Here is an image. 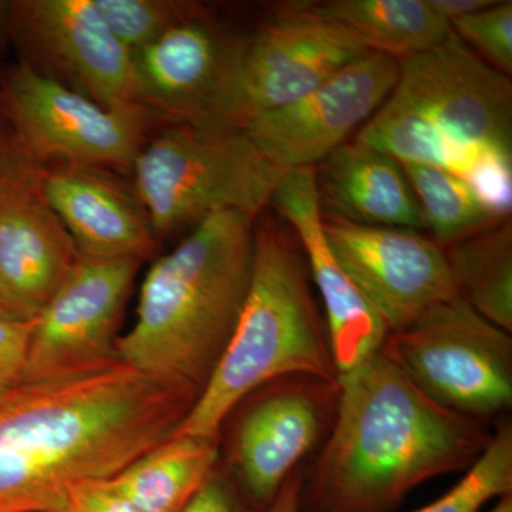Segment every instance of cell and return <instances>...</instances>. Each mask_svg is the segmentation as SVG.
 Listing matches in <instances>:
<instances>
[{
  "label": "cell",
  "instance_id": "8fae6325",
  "mask_svg": "<svg viewBox=\"0 0 512 512\" xmlns=\"http://www.w3.org/2000/svg\"><path fill=\"white\" fill-rule=\"evenodd\" d=\"M333 254L382 319L389 335L456 298L446 249L421 231L325 220Z\"/></svg>",
  "mask_w": 512,
  "mask_h": 512
},
{
  "label": "cell",
  "instance_id": "d6a6232c",
  "mask_svg": "<svg viewBox=\"0 0 512 512\" xmlns=\"http://www.w3.org/2000/svg\"><path fill=\"white\" fill-rule=\"evenodd\" d=\"M490 512H512V495H504Z\"/></svg>",
  "mask_w": 512,
  "mask_h": 512
},
{
  "label": "cell",
  "instance_id": "ba28073f",
  "mask_svg": "<svg viewBox=\"0 0 512 512\" xmlns=\"http://www.w3.org/2000/svg\"><path fill=\"white\" fill-rule=\"evenodd\" d=\"M141 261L79 254L33 319L22 382L90 372L117 362V325Z\"/></svg>",
  "mask_w": 512,
  "mask_h": 512
},
{
  "label": "cell",
  "instance_id": "2e32d148",
  "mask_svg": "<svg viewBox=\"0 0 512 512\" xmlns=\"http://www.w3.org/2000/svg\"><path fill=\"white\" fill-rule=\"evenodd\" d=\"M336 384H288L259 400L239 423L234 464L255 503L269 507L302 458L318 443L326 390Z\"/></svg>",
  "mask_w": 512,
  "mask_h": 512
},
{
  "label": "cell",
  "instance_id": "1f68e13d",
  "mask_svg": "<svg viewBox=\"0 0 512 512\" xmlns=\"http://www.w3.org/2000/svg\"><path fill=\"white\" fill-rule=\"evenodd\" d=\"M302 488V477L295 471L266 512H302Z\"/></svg>",
  "mask_w": 512,
  "mask_h": 512
},
{
  "label": "cell",
  "instance_id": "3957f363",
  "mask_svg": "<svg viewBox=\"0 0 512 512\" xmlns=\"http://www.w3.org/2000/svg\"><path fill=\"white\" fill-rule=\"evenodd\" d=\"M255 220L237 211L205 218L161 256L141 285L121 362L197 402L220 363L247 298Z\"/></svg>",
  "mask_w": 512,
  "mask_h": 512
},
{
  "label": "cell",
  "instance_id": "f546056e",
  "mask_svg": "<svg viewBox=\"0 0 512 512\" xmlns=\"http://www.w3.org/2000/svg\"><path fill=\"white\" fill-rule=\"evenodd\" d=\"M42 171L26 158L0 156V202L16 191L37 183Z\"/></svg>",
  "mask_w": 512,
  "mask_h": 512
},
{
  "label": "cell",
  "instance_id": "484cf974",
  "mask_svg": "<svg viewBox=\"0 0 512 512\" xmlns=\"http://www.w3.org/2000/svg\"><path fill=\"white\" fill-rule=\"evenodd\" d=\"M454 35L478 57L505 76L512 73V2H495L490 8L454 20Z\"/></svg>",
  "mask_w": 512,
  "mask_h": 512
},
{
  "label": "cell",
  "instance_id": "4fadbf2b",
  "mask_svg": "<svg viewBox=\"0 0 512 512\" xmlns=\"http://www.w3.org/2000/svg\"><path fill=\"white\" fill-rule=\"evenodd\" d=\"M245 43L195 10L134 53L141 106L178 123L222 126Z\"/></svg>",
  "mask_w": 512,
  "mask_h": 512
},
{
  "label": "cell",
  "instance_id": "52a82bcc",
  "mask_svg": "<svg viewBox=\"0 0 512 512\" xmlns=\"http://www.w3.org/2000/svg\"><path fill=\"white\" fill-rule=\"evenodd\" d=\"M382 352L431 400L483 421L512 404L511 333L456 296L387 336Z\"/></svg>",
  "mask_w": 512,
  "mask_h": 512
},
{
  "label": "cell",
  "instance_id": "30bf717a",
  "mask_svg": "<svg viewBox=\"0 0 512 512\" xmlns=\"http://www.w3.org/2000/svg\"><path fill=\"white\" fill-rule=\"evenodd\" d=\"M399 69L392 57L367 52L311 93L242 128L279 170L313 168L375 116L393 92Z\"/></svg>",
  "mask_w": 512,
  "mask_h": 512
},
{
  "label": "cell",
  "instance_id": "6da1fadb",
  "mask_svg": "<svg viewBox=\"0 0 512 512\" xmlns=\"http://www.w3.org/2000/svg\"><path fill=\"white\" fill-rule=\"evenodd\" d=\"M194 400L117 360L0 396V512H62L173 436Z\"/></svg>",
  "mask_w": 512,
  "mask_h": 512
},
{
  "label": "cell",
  "instance_id": "4316f807",
  "mask_svg": "<svg viewBox=\"0 0 512 512\" xmlns=\"http://www.w3.org/2000/svg\"><path fill=\"white\" fill-rule=\"evenodd\" d=\"M33 319L0 316V396L22 382Z\"/></svg>",
  "mask_w": 512,
  "mask_h": 512
},
{
  "label": "cell",
  "instance_id": "f1b7e54d",
  "mask_svg": "<svg viewBox=\"0 0 512 512\" xmlns=\"http://www.w3.org/2000/svg\"><path fill=\"white\" fill-rule=\"evenodd\" d=\"M180 512H239V507L234 491L214 471Z\"/></svg>",
  "mask_w": 512,
  "mask_h": 512
},
{
  "label": "cell",
  "instance_id": "277c9868",
  "mask_svg": "<svg viewBox=\"0 0 512 512\" xmlns=\"http://www.w3.org/2000/svg\"><path fill=\"white\" fill-rule=\"evenodd\" d=\"M393 92L356 140L400 164L436 165L466 180L487 160L511 163L512 84L453 30L399 63Z\"/></svg>",
  "mask_w": 512,
  "mask_h": 512
},
{
  "label": "cell",
  "instance_id": "44dd1931",
  "mask_svg": "<svg viewBox=\"0 0 512 512\" xmlns=\"http://www.w3.org/2000/svg\"><path fill=\"white\" fill-rule=\"evenodd\" d=\"M217 440L173 436L103 480L144 512H180L217 466Z\"/></svg>",
  "mask_w": 512,
  "mask_h": 512
},
{
  "label": "cell",
  "instance_id": "9a60e30c",
  "mask_svg": "<svg viewBox=\"0 0 512 512\" xmlns=\"http://www.w3.org/2000/svg\"><path fill=\"white\" fill-rule=\"evenodd\" d=\"M23 18L39 46L106 109L141 106L133 53L101 18L94 0H32Z\"/></svg>",
  "mask_w": 512,
  "mask_h": 512
},
{
  "label": "cell",
  "instance_id": "ac0fdd59",
  "mask_svg": "<svg viewBox=\"0 0 512 512\" xmlns=\"http://www.w3.org/2000/svg\"><path fill=\"white\" fill-rule=\"evenodd\" d=\"M39 187L79 254L143 261L156 248L140 202L96 168L66 165L42 171Z\"/></svg>",
  "mask_w": 512,
  "mask_h": 512
},
{
  "label": "cell",
  "instance_id": "e0dca14e",
  "mask_svg": "<svg viewBox=\"0 0 512 512\" xmlns=\"http://www.w3.org/2000/svg\"><path fill=\"white\" fill-rule=\"evenodd\" d=\"M39 181L0 202V299L23 320L36 318L79 255Z\"/></svg>",
  "mask_w": 512,
  "mask_h": 512
},
{
  "label": "cell",
  "instance_id": "d6986e66",
  "mask_svg": "<svg viewBox=\"0 0 512 512\" xmlns=\"http://www.w3.org/2000/svg\"><path fill=\"white\" fill-rule=\"evenodd\" d=\"M325 220L363 227L424 231L423 212L403 165L355 140L343 144L313 167Z\"/></svg>",
  "mask_w": 512,
  "mask_h": 512
},
{
  "label": "cell",
  "instance_id": "7a4b0ae2",
  "mask_svg": "<svg viewBox=\"0 0 512 512\" xmlns=\"http://www.w3.org/2000/svg\"><path fill=\"white\" fill-rule=\"evenodd\" d=\"M336 387L335 424L312 473L318 512H389L424 481L468 470L493 437L431 400L382 350Z\"/></svg>",
  "mask_w": 512,
  "mask_h": 512
},
{
  "label": "cell",
  "instance_id": "836d02e7",
  "mask_svg": "<svg viewBox=\"0 0 512 512\" xmlns=\"http://www.w3.org/2000/svg\"><path fill=\"white\" fill-rule=\"evenodd\" d=\"M0 316H3V318L19 319L18 316L13 315V312L10 311V309L8 308V306L5 305V302H3L2 299H0Z\"/></svg>",
  "mask_w": 512,
  "mask_h": 512
},
{
  "label": "cell",
  "instance_id": "8992f818",
  "mask_svg": "<svg viewBox=\"0 0 512 512\" xmlns=\"http://www.w3.org/2000/svg\"><path fill=\"white\" fill-rule=\"evenodd\" d=\"M137 201L156 238L218 212L258 217L286 171L242 127L177 123L144 144L134 160Z\"/></svg>",
  "mask_w": 512,
  "mask_h": 512
},
{
  "label": "cell",
  "instance_id": "d4e9b609",
  "mask_svg": "<svg viewBox=\"0 0 512 512\" xmlns=\"http://www.w3.org/2000/svg\"><path fill=\"white\" fill-rule=\"evenodd\" d=\"M94 5L113 35L133 55L197 10L165 0H94Z\"/></svg>",
  "mask_w": 512,
  "mask_h": 512
},
{
  "label": "cell",
  "instance_id": "ffe728a7",
  "mask_svg": "<svg viewBox=\"0 0 512 512\" xmlns=\"http://www.w3.org/2000/svg\"><path fill=\"white\" fill-rule=\"evenodd\" d=\"M312 15L356 36L369 52L403 62L431 49L451 33L429 0H330L302 2Z\"/></svg>",
  "mask_w": 512,
  "mask_h": 512
},
{
  "label": "cell",
  "instance_id": "603a6c76",
  "mask_svg": "<svg viewBox=\"0 0 512 512\" xmlns=\"http://www.w3.org/2000/svg\"><path fill=\"white\" fill-rule=\"evenodd\" d=\"M402 165L419 201L426 229L440 247H450L507 220L453 171L436 165Z\"/></svg>",
  "mask_w": 512,
  "mask_h": 512
},
{
  "label": "cell",
  "instance_id": "7402d4cb",
  "mask_svg": "<svg viewBox=\"0 0 512 512\" xmlns=\"http://www.w3.org/2000/svg\"><path fill=\"white\" fill-rule=\"evenodd\" d=\"M444 249L457 295L485 319L511 333V221Z\"/></svg>",
  "mask_w": 512,
  "mask_h": 512
},
{
  "label": "cell",
  "instance_id": "cb8c5ba5",
  "mask_svg": "<svg viewBox=\"0 0 512 512\" xmlns=\"http://www.w3.org/2000/svg\"><path fill=\"white\" fill-rule=\"evenodd\" d=\"M512 493V429L503 424L484 453L448 493L414 512H478Z\"/></svg>",
  "mask_w": 512,
  "mask_h": 512
},
{
  "label": "cell",
  "instance_id": "5b68a950",
  "mask_svg": "<svg viewBox=\"0 0 512 512\" xmlns=\"http://www.w3.org/2000/svg\"><path fill=\"white\" fill-rule=\"evenodd\" d=\"M289 376L338 383L301 255L284 232L262 222L255 225L251 282L237 326L173 436L217 440L228 414L248 394Z\"/></svg>",
  "mask_w": 512,
  "mask_h": 512
},
{
  "label": "cell",
  "instance_id": "9c48e42d",
  "mask_svg": "<svg viewBox=\"0 0 512 512\" xmlns=\"http://www.w3.org/2000/svg\"><path fill=\"white\" fill-rule=\"evenodd\" d=\"M367 52L348 30L291 3L245 43L222 124L244 127L282 109Z\"/></svg>",
  "mask_w": 512,
  "mask_h": 512
},
{
  "label": "cell",
  "instance_id": "5bb4252c",
  "mask_svg": "<svg viewBox=\"0 0 512 512\" xmlns=\"http://www.w3.org/2000/svg\"><path fill=\"white\" fill-rule=\"evenodd\" d=\"M295 229L328 316V342L338 377L382 350L389 332L333 254L320 210L313 168L286 171L272 201Z\"/></svg>",
  "mask_w": 512,
  "mask_h": 512
},
{
  "label": "cell",
  "instance_id": "4dcf8cb0",
  "mask_svg": "<svg viewBox=\"0 0 512 512\" xmlns=\"http://www.w3.org/2000/svg\"><path fill=\"white\" fill-rule=\"evenodd\" d=\"M495 2L497 0H429V5L440 18L451 25L454 20L481 12L493 6Z\"/></svg>",
  "mask_w": 512,
  "mask_h": 512
},
{
  "label": "cell",
  "instance_id": "83f0119b",
  "mask_svg": "<svg viewBox=\"0 0 512 512\" xmlns=\"http://www.w3.org/2000/svg\"><path fill=\"white\" fill-rule=\"evenodd\" d=\"M62 512H144L100 481L73 485Z\"/></svg>",
  "mask_w": 512,
  "mask_h": 512
},
{
  "label": "cell",
  "instance_id": "7c38bea8",
  "mask_svg": "<svg viewBox=\"0 0 512 512\" xmlns=\"http://www.w3.org/2000/svg\"><path fill=\"white\" fill-rule=\"evenodd\" d=\"M10 101L23 143L39 160L131 168L144 146L143 106L106 109L32 67L13 76Z\"/></svg>",
  "mask_w": 512,
  "mask_h": 512
}]
</instances>
